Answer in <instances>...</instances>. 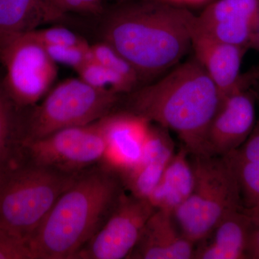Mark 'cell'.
Returning <instances> with one entry per match:
<instances>
[{"mask_svg":"<svg viewBox=\"0 0 259 259\" xmlns=\"http://www.w3.org/2000/svg\"><path fill=\"white\" fill-rule=\"evenodd\" d=\"M44 47L56 64L69 66L75 71L85 63L94 59L90 44L76 47L44 46Z\"/></svg>","mask_w":259,"mask_h":259,"instance_id":"22","label":"cell"},{"mask_svg":"<svg viewBox=\"0 0 259 259\" xmlns=\"http://www.w3.org/2000/svg\"><path fill=\"white\" fill-rule=\"evenodd\" d=\"M65 16L48 0H0V48L18 35Z\"/></svg>","mask_w":259,"mask_h":259,"instance_id":"17","label":"cell"},{"mask_svg":"<svg viewBox=\"0 0 259 259\" xmlns=\"http://www.w3.org/2000/svg\"><path fill=\"white\" fill-rule=\"evenodd\" d=\"M117 2H122V1H133V0H115Z\"/></svg>","mask_w":259,"mask_h":259,"instance_id":"30","label":"cell"},{"mask_svg":"<svg viewBox=\"0 0 259 259\" xmlns=\"http://www.w3.org/2000/svg\"><path fill=\"white\" fill-rule=\"evenodd\" d=\"M196 15L159 0L117 2L102 15V40L134 66L144 85L182 62L192 51Z\"/></svg>","mask_w":259,"mask_h":259,"instance_id":"1","label":"cell"},{"mask_svg":"<svg viewBox=\"0 0 259 259\" xmlns=\"http://www.w3.org/2000/svg\"><path fill=\"white\" fill-rule=\"evenodd\" d=\"M255 50L258 51L259 52V28L258 35H257L256 42H255Z\"/></svg>","mask_w":259,"mask_h":259,"instance_id":"29","label":"cell"},{"mask_svg":"<svg viewBox=\"0 0 259 259\" xmlns=\"http://www.w3.org/2000/svg\"><path fill=\"white\" fill-rule=\"evenodd\" d=\"M259 66L242 74L238 87L221 100L206 136V155L224 156L238 149L256 122Z\"/></svg>","mask_w":259,"mask_h":259,"instance_id":"9","label":"cell"},{"mask_svg":"<svg viewBox=\"0 0 259 259\" xmlns=\"http://www.w3.org/2000/svg\"><path fill=\"white\" fill-rule=\"evenodd\" d=\"M168 4L190 10L192 8H203L214 0H159Z\"/></svg>","mask_w":259,"mask_h":259,"instance_id":"28","label":"cell"},{"mask_svg":"<svg viewBox=\"0 0 259 259\" xmlns=\"http://www.w3.org/2000/svg\"><path fill=\"white\" fill-rule=\"evenodd\" d=\"M257 101L259 106V83L256 86ZM229 156L259 164V115L257 117L254 127L244 144L238 149L228 153Z\"/></svg>","mask_w":259,"mask_h":259,"instance_id":"26","label":"cell"},{"mask_svg":"<svg viewBox=\"0 0 259 259\" xmlns=\"http://www.w3.org/2000/svg\"><path fill=\"white\" fill-rule=\"evenodd\" d=\"M259 0H214L196 15L194 34L254 49Z\"/></svg>","mask_w":259,"mask_h":259,"instance_id":"11","label":"cell"},{"mask_svg":"<svg viewBox=\"0 0 259 259\" xmlns=\"http://www.w3.org/2000/svg\"><path fill=\"white\" fill-rule=\"evenodd\" d=\"M194 177L190 153L181 146L162 174L148 199L156 209L174 214L190 197Z\"/></svg>","mask_w":259,"mask_h":259,"instance_id":"18","label":"cell"},{"mask_svg":"<svg viewBox=\"0 0 259 259\" xmlns=\"http://www.w3.org/2000/svg\"><path fill=\"white\" fill-rule=\"evenodd\" d=\"M169 131L151 123L142 157L136 166L120 174L126 192L135 197L147 199L175 152Z\"/></svg>","mask_w":259,"mask_h":259,"instance_id":"13","label":"cell"},{"mask_svg":"<svg viewBox=\"0 0 259 259\" xmlns=\"http://www.w3.org/2000/svg\"><path fill=\"white\" fill-rule=\"evenodd\" d=\"M250 215L253 224L248 248V259H259V210Z\"/></svg>","mask_w":259,"mask_h":259,"instance_id":"27","label":"cell"},{"mask_svg":"<svg viewBox=\"0 0 259 259\" xmlns=\"http://www.w3.org/2000/svg\"><path fill=\"white\" fill-rule=\"evenodd\" d=\"M195 244L181 233L173 214L156 209L127 259H194Z\"/></svg>","mask_w":259,"mask_h":259,"instance_id":"14","label":"cell"},{"mask_svg":"<svg viewBox=\"0 0 259 259\" xmlns=\"http://www.w3.org/2000/svg\"><path fill=\"white\" fill-rule=\"evenodd\" d=\"M221 101L215 85L192 56L152 82L122 95L117 109L175 133L190 155H206L207 130Z\"/></svg>","mask_w":259,"mask_h":259,"instance_id":"2","label":"cell"},{"mask_svg":"<svg viewBox=\"0 0 259 259\" xmlns=\"http://www.w3.org/2000/svg\"><path fill=\"white\" fill-rule=\"evenodd\" d=\"M124 190L119 175L100 164L81 172L29 241L34 258L74 259L106 222Z\"/></svg>","mask_w":259,"mask_h":259,"instance_id":"3","label":"cell"},{"mask_svg":"<svg viewBox=\"0 0 259 259\" xmlns=\"http://www.w3.org/2000/svg\"><path fill=\"white\" fill-rule=\"evenodd\" d=\"M122 95L90 86L80 78L61 81L36 105L21 112L23 141L68 127L88 125L117 110Z\"/></svg>","mask_w":259,"mask_h":259,"instance_id":"6","label":"cell"},{"mask_svg":"<svg viewBox=\"0 0 259 259\" xmlns=\"http://www.w3.org/2000/svg\"><path fill=\"white\" fill-rule=\"evenodd\" d=\"M29 32L42 46L76 47L89 44L84 38L64 27L37 28Z\"/></svg>","mask_w":259,"mask_h":259,"instance_id":"23","label":"cell"},{"mask_svg":"<svg viewBox=\"0 0 259 259\" xmlns=\"http://www.w3.org/2000/svg\"><path fill=\"white\" fill-rule=\"evenodd\" d=\"M248 50L212 37L192 35V56L215 85L221 100L238 87L242 74V61Z\"/></svg>","mask_w":259,"mask_h":259,"instance_id":"15","label":"cell"},{"mask_svg":"<svg viewBox=\"0 0 259 259\" xmlns=\"http://www.w3.org/2000/svg\"><path fill=\"white\" fill-rule=\"evenodd\" d=\"M0 259H35L28 241L0 229Z\"/></svg>","mask_w":259,"mask_h":259,"instance_id":"25","label":"cell"},{"mask_svg":"<svg viewBox=\"0 0 259 259\" xmlns=\"http://www.w3.org/2000/svg\"><path fill=\"white\" fill-rule=\"evenodd\" d=\"M190 158L193 190L173 216L181 233L196 245L228 213L242 206L236 175L226 158L190 154Z\"/></svg>","mask_w":259,"mask_h":259,"instance_id":"5","label":"cell"},{"mask_svg":"<svg viewBox=\"0 0 259 259\" xmlns=\"http://www.w3.org/2000/svg\"><path fill=\"white\" fill-rule=\"evenodd\" d=\"M252 224L243 207L228 213L195 245L194 259H248Z\"/></svg>","mask_w":259,"mask_h":259,"instance_id":"16","label":"cell"},{"mask_svg":"<svg viewBox=\"0 0 259 259\" xmlns=\"http://www.w3.org/2000/svg\"><path fill=\"white\" fill-rule=\"evenodd\" d=\"M156 210L148 199L124 190L106 222L74 259L127 258Z\"/></svg>","mask_w":259,"mask_h":259,"instance_id":"10","label":"cell"},{"mask_svg":"<svg viewBox=\"0 0 259 259\" xmlns=\"http://www.w3.org/2000/svg\"><path fill=\"white\" fill-rule=\"evenodd\" d=\"M0 61L5 69L2 86L19 108L38 103L57 77L58 64L30 32L0 48Z\"/></svg>","mask_w":259,"mask_h":259,"instance_id":"7","label":"cell"},{"mask_svg":"<svg viewBox=\"0 0 259 259\" xmlns=\"http://www.w3.org/2000/svg\"><path fill=\"white\" fill-rule=\"evenodd\" d=\"M105 147V138L97 121L23 142L25 161L70 174L80 173L99 164Z\"/></svg>","mask_w":259,"mask_h":259,"instance_id":"8","label":"cell"},{"mask_svg":"<svg viewBox=\"0 0 259 259\" xmlns=\"http://www.w3.org/2000/svg\"><path fill=\"white\" fill-rule=\"evenodd\" d=\"M76 71L80 79L94 88L110 90L120 95L134 91L125 79L95 59L85 63Z\"/></svg>","mask_w":259,"mask_h":259,"instance_id":"20","label":"cell"},{"mask_svg":"<svg viewBox=\"0 0 259 259\" xmlns=\"http://www.w3.org/2000/svg\"><path fill=\"white\" fill-rule=\"evenodd\" d=\"M56 9L66 15L75 13L101 17L106 10L104 0H48Z\"/></svg>","mask_w":259,"mask_h":259,"instance_id":"24","label":"cell"},{"mask_svg":"<svg viewBox=\"0 0 259 259\" xmlns=\"http://www.w3.org/2000/svg\"><path fill=\"white\" fill-rule=\"evenodd\" d=\"M91 49L95 60L118 74L134 90L144 85L139 73L134 69V66L110 44L101 40L92 44Z\"/></svg>","mask_w":259,"mask_h":259,"instance_id":"21","label":"cell"},{"mask_svg":"<svg viewBox=\"0 0 259 259\" xmlns=\"http://www.w3.org/2000/svg\"><path fill=\"white\" fill-rule=\"evenodd\" d=\"M21 110L8 97L0 82V182L25 161Z\"/></svg>","mask_w":259,"mask_h":259,"instance_id":"19","label":"cell"},{"mask_svg":"<svg viewBox=\"0 0 259 259\" xmlns=\"http://www.w3.org/2000/svg\"><path fill=\"white\" fill-rule=\"evenodd\" d=\"M80 173H66L26 161L15 167L0 182V229L29 243Z\"/></svg>","mask_w":259,"mask_h":259,"instance_id":"4","label":"cell"},{"mask_svg":"<svg viewBox=\"0 0 259 259\" xmlns=\"http://www.w3.org/2000/svg\"><path fill=\"white\" fill-rule=\"evenodd\" d=\"M97 123L106 143L99 164L117 175L136 166L142 157L151 122L134 112L117 109Z\"/></svg>","mask_w":259,"mask_h":259,"instance_id":"12","label":"cell"}]
</instances>
